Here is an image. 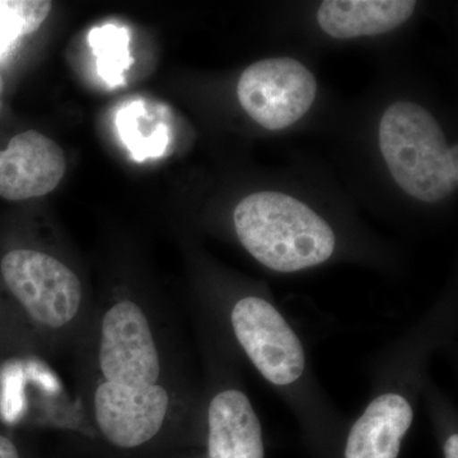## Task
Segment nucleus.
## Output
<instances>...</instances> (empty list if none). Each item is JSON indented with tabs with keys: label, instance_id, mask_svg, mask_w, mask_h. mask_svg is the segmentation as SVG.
<instances>
[{
	"label": "nucleus",
	"instance_id": "obj_12",
	"mask_svg": "<svg viewBox=\"0 0 458 458\" xmlns=\"http://www.w3.org/2000/svg\"><path fill=\"white\" fill-rule=\"evenodd\" d=\"M51 5L47 0H0V57L8 54L21 38L40 29Z\"/></svg>",
	"mask_w": 458,
	"mask_h": 458
},
{
	"label": "nucleus",
	"instance_id": "obj_15",
	"mask_svg": "<svg viewBox=\"0 0 458 458\" xmlns=\"http://www.w3.org/2000/svg\"><path fill=\"white\" fill-rule=\"evenodd\" d=\"M3 89H4V83H3L2 75H0V110H2V93Z\"/></svg>",
	"mask_w": 458,
	"mask_h": 458
},
{
	"label": "nucleus",
	"instance_id": "obj_8",
	"mask_svg": "<svg viewBox=\"0 0 458 458\" xmlns=\"http://www.w3.org/2000/svg\"><path fill=\"white\" fill-rule=\"evenodd\" d=\"M208 458H264L261 424L241 391L216 394L208 408Z\"/></svg>",
	"mask_w": 458,
	"mask_h": 458
},
{
	"label": "nucleus",
	"instance_id": "obj_1",
	"mask_svg": "<svg viewBox=\"0 0 458 458\" xmlns=\"http://www.w3.org/2000/svg\"><path fill=\"white\" fill-rule=\"evenodd\" d=\"M78 343L93 447L102 458H152L172 408L152 311L135 298H114L92 312Z\"/></svg>",
	"mask_w": 458,
	"mask_h": 458
},
{
	"label": "nucleus",
	"instance_id": "obj_10",
	"mask_svg": "<svg viewBox=\"0 0 458 458\" xmlns=\"http://www.w3.org/2000/svg\"><path fill=\"white\" fill-rule=\"evenodd\" d=\"M414 0H327L318 9L319 26L339 40L387 33L415 11Z\"/></svg>",
	"mask_w": 458,
	"mask_h": 458
},
{
	"label": "nucleus",
	"instance_id": "obj_4",
	"mask_svg": "<svg viewBox=\"0 0 458 458\" xmlns=\"http://www.w3.org/2000/svg\"><path fill=\"white\" fill-rule=\"evenodd\" d=\"M379 148L393 179L410 197L437 203L456 191L457 146L448 147L426 108L396 102L379 123Z\"/></svg>",
	"mask_w": 458,
	"mask_h": 458
},
{
	"label": "nucleus",
	"instance_id": "obj_2",
	"mask_svg": "<svg viewBox=\"0 0 458 458\" xmlns=\"http://www.w3.org/2000/svg\"><path fill=\"white\" fill-rule=\"evenodd\" d=\"M238 240L256 260L282 273L316 267L331 258L335 234L302 201L276 191L250 195L233 214Z\"/></svg>",
	"mask_w": 458,
	"mask_h": 458
},
{
	"label": "nucleus",
	"instance_id": "obj_7",
	"mask_svg": "<svg viewBox=\"0 0 458 458\" xmlns=\"http://www.w3.org/2000/svg\"><path fill=\"white\" fill-rule=\"evenodd\" d=\"M64 174V152L41 132H21L0 150V197L8 200L44 197Z\"/></svg>",
	"mask_w": 458,
	"mask_h": 458
},
{
	"label": "nucleus",
	"instance_id": "obj_13",
	"mask_svg": "<svg viewBox=\"0 0 458 458\" xmlns=\"http://www.w3.org/2000/svg\"><path fill=\"white\" fill-rule=\"evenodd\" d=\"M0 458H23L16 443L4 434H0Z\"/></svg>",
	"mask_w": 458,
	"mask_h": 458
},
{
	"label": "nucleus",
	"instance_id": "obj_3",
	"mask_svg": "<svg viewBox=\"0 0 458 458\" xmlns=\"http://www.w3.org/2000/svg\"><path fill=\"white\" fill-rule=\"evenodd\" d=\"M0 270L41 343L80 342L93 311L82 279L71 267L49 252L17 249L3 256Z\"/></svg>",
	"mask_w": 458,
	"mask_h": 458
},
{
	"label": "nucleus",
	"instance_id": "obj_5",
	"mask_svg": "<svg viewBox=\"0 0 458 458\" xmlns=\"http://www.w3.org/2000/svg\"><path fill=\"white\" fill-rule=\"evenodd\" d=\"M318 93L315 75L292 57L250 65L238 81L241 106L267 131H283L309 113Z\"/></svg>",
	"mask_w": 458,
	"mask_h": 458
},
{
	"label": "nucleus",
	"instance_id": "obj_14",
	"mask_svg": "<svg viewBox=\"0 0 458 458\" xmlns=\"http://www.w3.org/2000/svg\"><path fill=\"white\" fill-rule=\"evenodd\" d=\"M445 457L458 458V436L452 434L445 443Z\"/></svg>",
	"mask_w": 458,
	"mask_h": 458
},
{
	"label": "nucleus",
	"instance_id": "obj_9",
	"mask_svg": "<svg viewBox=\"0 0 458 458\" xmlns=\"http://www.w3.org/2000/svg\"><path fill=\"white\" fill-rule=\"evenodd\" d=\"M411 406L401 394H386L369 403L349 433L345 458H397L412 424Z\"/></svg>",
	"mask_w": 458,
	"mask_h": 458
},
{
	"label": "nucleus",
	"instance_id": "obj_11",
	"mask_svg": "<svg viewBox=\"0 0 458 458\" xmlns=\"http://www.w3.org/2000/svg\"><path fill=\"white\" fill-rule=\"evenodd\" d=\"M89 41L98 57V72L110 86L123 83V74L131 64L129 33L123 27L105 25L89 32Z\"/></svg>",
	"mask_w": 458,
	"mask_h": 458
},
{
	"label": "nucleus",
	"instance_id": "obj_6",
	"mask_svg": "<svg viewBox=\"0 0 458 458\" xmlns=\"http://www.w3.org/2000/svg\"><path fill=\"white\" fill-rule=\"evenodd\" d=\"M231 324L247 357L274 385H291L302 376L306 360L301 340L267 301L246 297L234 304Z\"/></svg>",
	"mask_w": 458,
	"mask_h": 458
}]
</instances>
